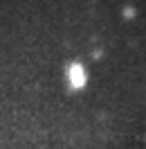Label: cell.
Masks as SVG:
<instances>
[{"instance_id": "obj_1", "label": "cell", "mask_w": 146, "mask_h": 149, "mask_svg": "<svg viewBox=\"0 0 146 149\" xmlns=\"http://www.w3.org/2000/svg\"><path fill=\"white\" fill-rule=\"evenodd\" d=\"M65 79H67L70 91H83L88 86V68L81 61H72L65 68Z\"/></svg>"}]
</instances>
